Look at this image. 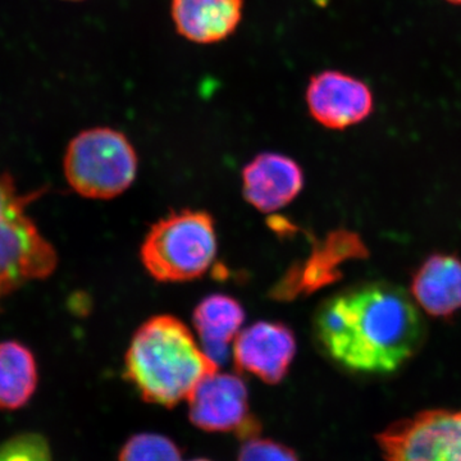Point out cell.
Returning a JSON list of instances; mask_svg holds the SVG:
<instances>
[{
    "instance_id": "5",
    "label": "cell",
    "mask_w": 461,
    "mask_h": 461,
    "mask_svg": "<svg viewBox=\"0 0 461 461\" xmlns=\"http://www.w3.org/2000/svg\"><path fill=\"white\" fill-rule=\"evenodd\" d=\"M26 203L8 178H0V295L56 271L53 245L26 214Z\"/></svg>"
},
{
    "instance_id": "10",
    "label": "cell",
    "mask_w": 461,
    "mask_h": 461,
    "mask_svg": "<svg viewBox=\"0 0 461 461\" xmlns=\"http://www.w3.org/2000/svg\"><path fill=\"white\" fill-rule=\"evenodd\" d=\"M303 186L302 167L284 154H259L242 171L245 199L263 213H272L290 204Z\"/></svg>"
},
{
    "instance_id": "6",
    "label": "cell",
    "mask_w": 461,
    "mask_h": 461,
    "mask_svg": "<svg viewBox=\"0 0 461 461\" xmlns=\"http://www.w3.org/2000/svg\"><path fill=\"white\" fill-rule=\"evenodd\" d=\"M375 438L384 461H461V411L417 412Z\"/></svg>"
},
{
    "instance_id": "15",
    "label": "cell",
    "mask_w": 461,
    "mask_h": 461,
    "mask_svg": "<svg viewBox=\"0 0 461 461\" xmlns=\"http://www.w3.org/2000/svg\"><path fill=\"white\" fill-rule=\"evenodd\" d=\"M36 387L38 366L32 351L20 342H0V409L23 408Z\"/></svg>"
},
{
    "instance_id": "16",
    "label": "cell",
    "mask_w": 461,
    "mask_h": 461,
    "mask_svg": "<svg viewBox=\"0 0 461 461\" xmlns=\"http://www.w3.org/2000/svg\"><path fill=\"white\" fill-rule=\"evenodd\" d=\"M120 461H181V453L172 439L154 433H141L126 442Z\"/></svg>"
},
{
    "instance_id": "12",
    "label": "cell",
    "mask_w": 461,
    "mask_h": 461,
    "mask_svg": "<svg viewBox=\"0 0 461 461\" xmlns=\"http://www.w3.org/2000/svg\"><path fill=\"white\" fill-rule=\"evenodd\" d=\"M366 254V249L357 235L348 232L333 233L315 249L304 266L291 269L276 288L278 299H291L299 294H309L339 277V266L350 258Z\"/></svg>"
},
{
    "instance_id": "19",
    "label": "cell",
    "mask_w": 461,
    "mask_h": 461,
    "mask_svg": "<svg viewBox=\"0 0 461 461\" xmlns=\"http://www.w3.org/2000/svg\"><path fill=\"white\" fill-rule=\"evenodd\" d=\"M446 2L455 5H461V0H446Z\"/></svg>"
},
{
    "instance_id": "3",
    "label": "cell",
    "mask_w": 461,
    "mask_h": 461,
    "mask_svg": "<svg viewBox=\"0 0 461 461\" xmlns=\"http://www.w3.org/2000/svg\"><path fill=\"white\" fill-rule=\"evenodd\" d=\"M140 256L157 281L175 284L202 277L217 256L213 218L204 211L173 212L153 224Z\"/></svg>"
},
{
    "instance_id": "11",
    "label": "cell",
    "mask_w": 461,
    "mask_h": 461,
    "mask_svg": "<svg viewBox=\"0 0 461 461\" xmlns=\"http://www.w3.org/2000/svg\"><path fill=\"white\" fill-rule=\"evenodd\" d=\"M244 0H172L171 14L182 38L196 44H215L238 30Z\"/></svg>"
},
{
    "instance_id": "18",
    "label": "cell",
    "mask_w": 461,
    "mask_h": 461,
    "mask_svg": "<svg viewBox=\"0 0 461 461\" xmlns=\"http://www.w3.org/2000/svg\"><path fill=\"white\" fill-rule=\"evenodd\" d=\"M239 461H299L293 448L272 441L251 437L242 445Z\"/></svg>"
},
{
    "instance_id": "7",
    "label": "cell",
    "mask_w": 461,
    "mask_h": 461,
    "mask_svg": "<svg viewBox=\"0 0 461 461\" xmlns=\"http://www.w3.org/2000/svg\"><path fill=\"white\" fill-rule=\"evenodd\" d=\"M190 420L206 432H235L248 439L257 436L258 423L249 408L247 384L239 375L214 372L191 391Z\"/></svg>"
},
{
    "instance_id": "20",
    "label": "cell",
    "mask_w": 461,
    "mask_h": 461,
    "mask_svg": "<svg viewBox=\"0 0 461 461\" xmlns=\"http://www.w3.org/2000/svg\"><path fill=\"white\" fill-rule=\"evenodd\" d=\"M191 461H209V460L199 459V460H191Z\"/></svg>"
},
{
    "instance_id": "1",
    "label": "cell",
    "mask_w": 461,
    "mask_h": 461,
    "mask_svg": "<svg viewBox=\"0 0 461 461\" xmlns=\"http://www.w3.org/2000/svg\"><path fill=\"white\" fill-rule=\"evenodd\" d=\"M314 332L321 350L342 368L390 373L417 354L426 326L402 288L375 282L326 300Z\"/></svg>"
},
{
    "instance_id": "4",
    "label": "cell",
    "mask_w": 461,
    "mask_h": 461,
    "mask_svg": "<svg viewBox=\"0 0 461 461\" xmlns=\"http://www.w3.org/2000/svg\"><path fill=\"white\" fill-rule=\"evenodd\" d=\"M138 168L131 141L109 127L78 133L67 148V181L85 198L107 200L121 195L135 181Z\"/></svg>"
},
{
    "instance_id": "13",
    "label": "cell",
    "mask_w": 461,
    "mask_h": 461,
    "mask_svg": "<svg viewBox=\"0 0 461 461\" xmlns=\"http://www.w3.org/2000/svg\"><path fill=\"white\" fill-rule=\"evenodd\" d=\"M411 295L430 317L450 318L461 309V259L433 254L412 276Z\"/></svg>"
},
{
    "instance_id": "17",
    "label": "cell",
    "mask_w": 461,
    "mask_h": 461,
    "mask_svg": "<svg viewBox=\"0 0 461 461\" xmlns=\"http://www.w3.org/2000/svg\"><path fill=\"white\" fill-rule=\"evenodd\" d=\"M0 461H53L47 438L39 433H20L0 445Z\"/></svg>"
},
{
    "instance_id": "14",
    "label": "cell",
    "mask_w": 461,
    "mask_h": 461,
    "mask_svg": "<svg viewBox=\"0 0 461 461\" xmlns=\"http://www.w3.org/2000/svg\"><path fill=\"white\" fill-rule=\"evenodd\" d=\"M245 312L233 297L206 296L194 311V326L205 354L220 366L229 357L230 345L238 338Z\"/></svg>"
},
{
    "instance_id": "8",
    "label": "cell",
    "mask_w": 461,
    "mask_h": 461,
    "mask_svg": "<svg viewBox=\"0 0 461 461\" xmlns=\"http://www.w3.org/2000/svg\"><path fill=\"white\" fill-rule=\"evenodd\" d=\"M305 99L315 122L335 131L362 123L375 112L371 87L354 76L332 69L311 78Z\"/></svg>"
},
{
    "instance_id": "9",
    "label": "cell",
    "mask_w": 461,
    "mask_h": 461,
    "mask_svg": "<svg viewBox=\"0 0 461 461\" xmlns=\"http://www.w3.org/2000/svg\"><path fill=\"white\" fill-rule=\"evenodd\" d=\"M296 354L293 330L278 321H258L240 330L233 344V357L241 371L268 384L286 377Z\"/></svg>"
},
{
    "instance_id": "2",
    "label": "cell",
    "mask_w": 461,
    "mask_h": 461,
    "mask_svg": "<svg viewBox=\"0 0 461 461\" xmlns=\"http://www.w3.org/2000/svg\"><path fill=\"white\" fill-rule=\"evenodd\" d=\"M218 371L186 324L157 315L136 330L124 359V375L145 402L172 406L189 397L206 375Z\"/></svg>"
}]
</instances>
